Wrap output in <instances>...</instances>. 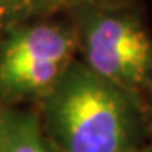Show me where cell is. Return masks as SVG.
<instances>
[{
    "instance_id": "cell-1",
    "label": "cell",
    "mask_w": 152,
    "mask_h": 152,
    "mask_svg": "<svg viewBox=\"0 0 152 152\" xmlns=\"http://www.w3.org/2000/svg\"><path fill=\"white\" fill-rule=\"evenodd\" d=\"M42 118L44 134L58 152H132L143 138L140 95L78 61L42 96Z\"/></svg>"
},
{
    "instance_id": "cell-2",
    "label": "cell",
    "mask_w": 152,
    "mask_h": 152,
    "mask_svg": "<svg viewBox=\"0 0 152 152\" xmlns=\"http://www.w3.org/2000/svg\"><path fill=\"white\" fill-rule=\"evenodd\" d=\"M78 40L84 64L101 78L135 95L152 87V39L135 14L120 6L88 8Z\"/></svg>"
},
{
    "instance_id": "cell-3",
    "label": "cell",
    "mask_w": 152,
    "mask_h": 152,
    "mask_svg": "<svg viewBox=\"0 0 152 152\" xmlns=\"http://www.w3.org/2000/svg\"><path fill=\"white\" fill-rule=\"evenodd\" d=\"M78 33L58 23L11 30L0 48V95L8 99L42 96L75 61Z\"/></svg>"
},
{
    "instance_id": "cell-4",
    "label": "cell",
    "mask_w": 152,
    "mask_h": 152,
    "mask_svg": "<svg viewBox=\"0 0 152 152\" xmlns=\"http://www.w3.org/2000/svg\"><path fill=\"white\" fill-rule=\"evenodd\" d=\"M0 152H58L47 140L39 116L0 107Z\"/></svg>"
},
{
    "instance_id": "cell-5",
    "label": "cell",
    "mask_w": 152,
    "mask_h": 152,
    "mask_svg": "<svg viewBox=\"0 0 152 152\" xmlns=\"http://www.w3.org/2000/svg\"><path fill=\"white\" fill-rule=\"evenodd\" d=\"M123 0H28L30 6L36 8H59V6H81L88 8H107V6H120Z\"/></svg>"
},
{
    "instance_id": "cell-6",
    "label": "cell",
    "mask_w": 152,
    "mask_h": 152,
    "mask_svg": "<svg viewBox=\"0 0 152 152\" xmlns=\"http://www.w3.org/2000/svg\"><path fill=\"white\" fill-rule=\"evenodd\" d=\"M23 6H28L25 0H0V30L6 25L11 16Z\"/></svg>"
},
{
    "instance_id": "cell-7",
    "label": "cell",
    "mask_w": 152,
    "mask_h": 152,
    "mask_svg": "<svg viewBox=\"0 0 152 152\" xmlns=\"http://www.w3.org/2000/svg\"><path fill=\"white\" fill-rule=\"evenodd\" d=\"M132 152H152V144L151 146H140V148L134 149Z\"/></svg>"
},
{
    "instance_id": "cell-8",
    "label": "cell",
    "mask_w": 152,
    "mask_h": 152,
    "mask_svg": "<svg viewBox=\"0 0 152 152\" xmlns=\"http://www.w3.org/2000/svg\"><path fill=\"white\" fill-rule=\"evenodd\" d=\"M152 88V87H151ZM151 118H152V104H151Z\"/></svg>"
},
{
    "instance_id": "cell-9",
    "label": "cell",
    "mask_w": 152,
    "mask_h": 152,
    "mask_svg": "<svg viewBox=\"0 0 152 152\" xmlns=\"http://www.w3.org/2000/svg\"><path fill=\"white\" fill-rule=\"evenodd\" d=\"M25 2H26V3H28V0H25ZM28 6H30V5H28Z\"/></svg>"
}]
</instances>
